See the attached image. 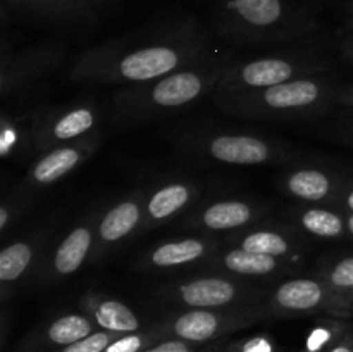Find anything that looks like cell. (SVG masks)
<instances>
[{"label": "cell", "mask_w": 353, "mask_h": 352, "mask_svg": "<svg viewBox=\"0 0 353 352\" xmlns=\"http://www.w3.org/2000/svg\"><path fill=\"white\" fill-rule=\"evenodd\" d=\"M214 28L230 43L255 47L302 40L321 24L293 0H219Z\"/></svg>", "instance_id": "cell-4"}, {"label": "cell", "mask_w": 353, "mask_h": 352, "mask_svg": "<svg viewBox=\"0 0 353 352\" xmlns=\"http://www.w3.org/2000/svg\"><path fill=\"white\" fill-rule=\"evenodd\" d=\"M217 352H281V349L271 335L255 333L223 344Z\"/></svg>", "instance_id": "cell-31"}, {"label": "cell", "mask_w": 353, "mask_h": 352, "mask_svg": "<svg viewBox=\"0 0 353 352\" xmlns=\"http://www.w3.org/2000/svg\"><path fill=\"white\" fill-rule=\"evenodd\" d=\"M264 320H268V316L262 302L216 309H181L159 321L157 326L165 338H179L202 345L254 326Z\"/></svg>", "instance_id": "cell-11"}, {"label": "cell", "mask_w": 353, "mask_h": 352, "mask_svg": "<svg viewBox=\"0 0 353 352\" xmlns=\"http://www.w3.org/2000/svg\"><path fill=\"white\" fill-rule=\"evenodd\" d=\"M41 106L6 107L0 117V155L14 164L33 162L38 155L37 124Z\"/></svg>", "instance_id": "cell-22"}, {"label": "cell", "mask_w": 353, "mask_h": 352, "mask_svg": "<svg viewBox=\"0 0 353 352\" xmlns=\"http://www.w3.org/2000/svg\"><path fill=\"white\" fill-rule=\"evenodd\" d=\"M347 28H348V30H350L352 33H353V2H352V6H350V16H348Z\"/></svg>", "instance_id": "cell-41"}, {"label": "cell", "mask_w": 353, "mask_h": 352, "mask_svg": "<svg viewBox=\"0 0 353 352\" xmlns=\"http://www.w3.org/2000/svg\"><path fill=\"white\" fill-rule=\"evenodd\" d=\"M316 275L326 280L353 306V255H331L321 259Z\"/></svg>", "instance_id": "cell-27"}, {"label": "cell", "mask_w": 353, "mask_h": 352, "mask_svg": "<svg viewBox=\"0 0 353 352\" xmlns=\"http://www.w3.org/2000/svg\"><path fill=\"white\" fill-rule=\"evenodd\" d=\"M102 110L92 100L41 106L37 124V148L40 152L79 140L99 130Z\"/></svg>", "instance_id": "cell-14"}, {"label": "cell", "mask_w": 353, "mask_h": 352, "mask_svg": "<svg viewBox=\"0 0 353 352\" xmlns=\"http://www.w3.org/2000/svg\"><path fill=\"white\" fill-rule=\"evenodd\" d=\"M269 290L254 280L217 273L162 285L157 290V297L161 302L181 309H216L262 304Z\"/></svg>", "instance_id": "cell-7"}, {"label": "cell", "mask_w": 353, "mask_h": 352, "mask_svg": "<svg viewBox=\"0 0 353 352\" xmlns=\"http://www.w3.org/2000/svg\"><path fill=\"white\" fill-rule=\"evenodd\" d=\"M265 316L271 320L326 316L348 320L353 306L321 276H293L269 290L264 300Z\"/></svg>", "instance_id": "cell-9"}, {"label": "cell", "mask_w": 353, "mask_h": 352, "mask_svg": "<svg viewBox=\"0 0 353 352\" xmlns=\"http://www.w3.org/2000/svg\"><path fill=\"white\" fill-rule=\"evenodd\" d=\"M216 352H217V351H216Z\"/></svg>", "instance_id": "cell-42"}, {"label": "cell", "mask_w": 353, "mask_h": 352, "mask_svg": "<svg viewBox=\"0 0 353 352\" xmlns=\"http://www.w3.org/2000/svg\"><path fill=\"white\" fill-rule=\"evenodd\" d=\"M68 47L62 41H40L23 48L2 45L0 97L6 104L26 102L65 61Z\"/></svg>", "instance_id": "cell-8"}, {"label": "cell", "mask_w": 353, "mask_h": 352, "mask_svg": "<svg viewBox=\"0 0 353 352\" xmlns=\"http://www.w3.org/2000/svg\"><path fill=\"white\" fill-rule=\"evenodd\" d=\"M338 121H341V123L350 124V126H353V107H340Z\"/></svg>", "instance_id": "cell-39"}, {"label": "cell", "mask_w": 353, "mask_h": 352, "mask_svg": "<svg viewBox=\"0 0 353 352\" xmlns=\"http://www.w3.org/2000/svg\"><path fill=\"white\" fill-rule=\"evenodd\" d=\"M164 333L157 324L147 330L131 331V333H123L109 345L103 352H143L150 345L164 340Z\"/></svg>", "instance_id": "cell-30"}, {"label": "cell", "mask_w": 353, "mask_h": 352, "mask_svg": "<svg viewBox=\"0 0 353 352\" xmlns=\"http://www.w3.org/2000/svg\"><path fill=\"white\" fill-rule=\"evenodd\" d=\"M178 154L223 166H288L307 157L296 145L254 130L186 124L169 133Z\"/></svg>", "instance_id": "cell-3"}, {"label": "cell", "mask_w": 353, "mask_h": 352, "mask_svg": "<svg viewBox=\"0 0 353 352\" xmlns=\"http://www.w3.org/2000/svg\"><path fill=\"white\" fill-rule=\"evenodd\" d=\"M121 333H112L107 330H95L88 337L74 342L64 349H59L55 352H103Z\"/></svg>", "instance_id": "cell-32"}, {"label": "cell", "mask_w": 353, "mask_h": 352, "mask_svg": "<svg viewBox=\"0 0 353 352\" xmlns=\"http://www.w3.org/2000/svg\"><path fill=\"white\" fill-rule=\"evenodd\" d=\"M199 344L179 340V338H164V340L145 349L143 352H199Z\"/></svg>", "instance_id": "cell-34"}, {"label": "cell", "mask_w": 353, "mask_h": 352, "mask_svg": "<svg viewBox=\"0 0 353 352\" xmlns=\"http://www.w3.org/2000/svg\"><path fill=\"white\" fill-rule=\"evenodd\" d=\"M347 216V228H348V237L353 238V213H345Z\"/></svg>", "instance_id": "cell-40"}, {"label": "cell", "mask_w": 353, "mask_h": 352, "mask_svg": "<svg viewBox=\"0 0 353 352\" xmlns=\"http://www.w3.org/2000/svg\"><path fill=\"white\" fill-rule=\"evenodd\" d=\"M233 59L210 54L162 78L117 88L110 97V113L119 128H137L190 109L207 95Z\"/></svg>", "instance_id": "cell-2"}, {"label": "cell", "mask_w": 353, "mask_h": 352, "mask_svg": "<svg viewBox=\"0 0 353 352\" xmlns=\"http://www.w3.org/2000/svg\"><path fill=\"white\" fill-rule=\"evenodd\" d=\"M210 269L223 273V275L238 276V278H281V276L293 275L299 268L296 262L288 259L272 257V255L257 254V252L245 251V248L233 247L223 244L216 251V254L207 261Z\"/></svg>", "instance_id": "cell-21"}, {"label": "cell", "mask_w": 353, "mask_h": 352, "mask_svg": "<svg viewBox=\"0 0 353 352\" xmlns=\"http://www.w3.org/2000/svg\"><path fill=\"white\" fill-rule=\"evenodd\" d=\"M100 145H102V131L97 130L79 140L40 152L30 164V169L21 183L34 195H40V192L61 182L83 162L88 161L99 150Z\"/></svg>", "instance_id": "cell-16"}, {"label": "cell", "mask_w": 353, "mask_h": 352, "mask_svg": "<svg viewBox=\"0 0 353 352\" xmlns=\"http://www.w3.org/2000/svg\"><path fill=\"white\" fill-rule=\"evenodd\" d=\"M326 352H353V330L347 331L334 345H331Z\"/></svg>", "instance_id": "cell-36"}, {"label": "cell", "mask_w": 353, "mask_h": 352, "mask_svg": "<svg viewBox=\"0 0 353 352\" xmlns=\"http://www.w3.org/2000/svg\"><path fill=\"white\" fill-rule=\"evenodd\" d=\"M340 86L331 72H324L250 93L214 97V104L223 113L241 119L314 121L336 109Z\"/></svg>", "instance_id": "cell-5"}, {"label": "cell", "mask_w": 353, "mask_h": 352, "mask_svg": "<svg viewBox=\"0 0 353 352\" xmlns=\"http://www.w3.org/2000/svg\"><path fill=\"white\" fill-rule=\"evenodd\" d=\"M210 54L205 28L195 17H176L117 35L81 52L68 69V78L86 85H138Z\"/></svg>", "instance_id": "cell-1"}, {"label": "cell", "mask_w": 353, "mask_h": 352, "mask_svg": "<svg viewBox=\"0 0 353 352\" xmlns=\"http://www.w3.org/2000/svg\"><path fill=\"white\" fill-rule=\"evenodd\" d=\"M338 48H340L341 57H343L348 64L353 66V33L341 38L340 43H338Z\"/></svg>", "instance_id": "cell-37"}, {"label": "cell", "mask_w": 353, "mask_h": 352, "mask_svg": "<svg viewBox=\"0 0 353 352\" xmlns=\"http://www.w3.org/2000/svg\"><path fill=\"white\" fill-rule=\"evenodd\" d=\"M97 324L85 313H64L54 316L47 323L33 331L24 344V352H40L48 349L50 352L64 349L81 338L93 333Z\"/></svg>", "instance_id": "cell-24"}, {"label": "cell", "mask_w": 353, "mask_h": 352, "mask_svg": "<svg viewBox=\"0 0 353 352\" xmlns=\"http://www.w3.org/2000/svg\"><path fill=\"white\" fill-rule=\"evenodd\" d=\"M272 209L271 202L254 197H216L196 204L183 216L178 226L196 233H231L268 219Z\"/></svg>", "instance_id": "cell-13"}, {"label": "cell", "mask_w": 353, "mask_h": 352, "mask_svg": "<svg viewBox=\"0 0 353 352\" xmlns=\"http://www.w3.org/2000/svg\"><path fill=\"white\" fill-rule=\"evenodd\" d=\"M317 135L321 138L334 141V144L353 148V126L341 123L338 119L333 124H323V126L317 128Z\"/></svg>", "instance_id": "cell-33"}, {"label": "cell", "mask_w": 353, "mask_h": 352, "mask_svg": "<svg viewBox=\"0 0 353 352\" xmlns=\"http://www.w3.org/2000/svg\"><path fill=\"white\" fill-rule=\"evenodd\" d=\"M81 313H85L99 330L112 331V333H131L143 330L141 320L126 302L105 293L90 292L83 293L78 302Z\"/></svg>", "instance_id": "cell-25"}, {"label": "cell", "mask_w": 353, "mask_h": 352, "mask_svg": "<svg viewBox=\"0 0 353 352\" xmlns=\"http://www.w3.org/2000/svg\"><path fill=\"white\" fill-rule=\"evenodd\" d=\"M147 195L148 190L138 188L103 209L97 224L95 247H93L90 261H100L112 248L123 245L133 235L141 233Z\"/></svg>", "instance_id": "cell-18"}, {"label": "cell", "mask_w": 353, "mask_h": 352, "mask_svg": "<svg viewBox=\"0 0 353 352\" xmlns=\"http://www.w3.org/2000/svg\"><path fill=\"white\" fill-rule=\"evenodd\" d=\"M331 72L330 61L312 47L283 48L271 54L231 61L217 83L214 97L250 93L305 76Z\"/></svg>", "instance_id": "cell-6"}, {"label": "cell", "mask_w": 353, "mask_h": 352, "mask_svg": "<svg viewBox=\"0 0 353 352\" xmlns=\"http://www.w3.org/2000/svg\"><path fill=\"white\" fill-rule=\"evenodd\" d=\"M290 221L307 237L319 240H343L348 237L347 216L330 206L299 204L290 211Z\"/></svg>", "instance_id": "cell-26"}, {"label": "cell", "mask_w": 353, "mask_h": 352, "mask_svg": "<svg viewBox=\"0 0 353 352\" xmlns=\"http://www.w3.org/2000/svg\"><path fill=\"white\" fill-rule=\"evenodd\" d=\"M223 244L257 252V254L288 259L300 266L305 261V252L309 248L307 235H303L299 228L269 219L252 224L243 230L231 231Z\"/></svg>", "instance_id": "cell-17"}, {"label": "cell", "mask_w": 353, "mask_h": 352, "mask_svg": "<svg viewBox=\"0 0 353 352\" xmlns=\"http://www.w3.org/2000/svg\"><path fill=\"white\" fill-rule=\"evenodd\" d=\"M352 328L347 320L334 316L319 317L307 333L302 352H326L331 345L336 344Z\"/></svg>", "instance_id": "cell-28"}, {"label": "cell", "mask_w": 353, "mask_h": 352, "mask_svg": "<svg viewBox=\"0 0 353 352\" xmlns=\"http://www.w3.org/2000/svg\"><path fill=\"white\" fill-rule=\"evenodd\" d=\"M331 207L341 211V213H353V178L347 179Z\"/></svg>", "instance_id": "cell-35"}, {"label": "cell", "mask_w": 353, "mask_h": 352, "mask_svg": "<svg viewBox=\"0 0 353 352\" xmlns=\"http://www.w3.org/2000/svg\"><path fill=\"white\" fill-rule=\"evenodd\" d=\"M103 206H95L81 216L78 223L64 235L59 233L54 244L45 254L37 275L30 286L38 290L52 289L62 280L74 275L88 259H92L93 247L97 238V224L102 216Z\"/></svg>", "instance_id": "cell-12"}, {"label": "cell", "mask_w": 353, "mask_h": 352, "mask_svg": "<svg viewBox=\"0 0 353 352\" xmlns=\"http://www.w3.org/2000/svg\"><path fill=\"white\" fill-rule=\"evenodd\" d=\"M64 214L54 213L14 238L0 251V302L7 306L17 292L30 286L50 245L61 233Z\"/></svg>", "instance_id": "cell-10"}, {"label": "cell", "mask_w": 353, "mask_h": 352, "mask_svg": "<svg viewBox=\"0 0 353 352\" xmlns=\"http://www.w3.org/2000/svg\"><path fill=\"white\" fill-rule=\"evenodd\" d=\"M38 195L28 190L23 183L7 190L0 200V233L6 238L14 228V224L24 216L28 209L34 204Z\"/></svg>", "instance_id": "cell-29"}, {"label": "cell", "mask_w": 353, "mask_h": 352, "mask_svg": "<svg viewBox=\"0 0 353 352\" xmlns=\"http://www.w3.org/2000/svg\"><path fill=\"white\" fill-rule=\"evenodd\" d=\"M200 197L202 188L199 183L190 179H169L154 190H148L141 233L176 217H183L199 204Z\"/></svg>", "instance_id": "cell-23"}, {"label": "cell", "mask_w": 353, "mask_h": 352, "mask_svg": "<svg viewBox=\"0 0 353 352\" xmlns=\"http://www.w3.org/2000/svg\"><path fill=\"white\" fill-rule=\"evenodd\" d=\"M221 245V238L210 233L165 240L148 248L138 261V268L141 271H169L196 262H205L216 254Z\"/></svg>", "instance_id": "cell-19"}, {"label": "cell", "mask_w": 353, "mask_h": 352, "mask_svg": "<svg viewBox=\"0 0 353 352\" xmlns=\"http://www.w3.org/2000/svg\"><path fill=\"white\" fill-rule=\"evenodd\" d=\"M116 0H3V6L26 19L54 24L97 21Z\"/></svg>", "instance_id": "cell-20"}, {"label": "cell", "mask_w": 353, "mask_h": 352, "mask_svg": "<svg viewBox=\"0 0 353 352\" xmlns=\"http://www.w3.org/2000/svg\"><path fill=\"white\" fill-rule=\"evenodd\" d=\"M338 107H353V85L340 86L336 93Z\"/></svg>", "instance_id": "cell-38"}, {"label": "cell", "mask_w": 353, "mask_h": 352, "mask_svg": "<svg viewBox=\"0 0 353 352\" xmlns=\"http://www.w3.org/2000/svg\"><path fill=\"white\" fill-rule=\"evenodd\" d=\"M348 178L350 176L343 175L333 166L310 161L307 155L293 164L285 166L276 183L285 195L293 197L300 204L331 207Z\"/></svg>", "instance_id": "cell-15"}]
</instances>
